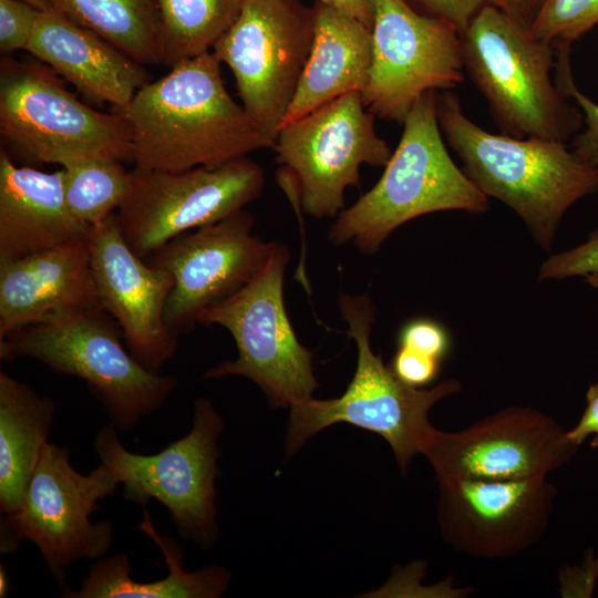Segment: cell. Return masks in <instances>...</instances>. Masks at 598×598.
<instances>
[{
	"label": "cell",
	"instance_id": "6da1fadb",
	"mask_svg": "<svg viewBox=\"0 0 598 598\" xmlns=\"http://www.w3.org/2000/svg\"><path fill=\"white\" fill-rule=\"evenodd\" d=\"M117 112L131 128L133 162L144 169L215 167L275 144L229 95L212 51L148 82Z\"/></svg>",
	"mask_w": 598,
	"mask_h": 598
},
{
	"label": "cell",
	"instance_id": "7a4b0ae2",
	"mask_svg": "<svg viewBox=\"0 0 598 598\" xmlns=\"http://www.w3.org/2000/svg\"><path fill=\"white\" fill-rule=\"evenodd\" d=\"M436 107L443 137L464 173L484 195L514 210L535 243L550 251L567 210L598 192V165L565 142L485 131L451 91L437 92Z\"/></svg>",
	"mask_w": 598,
	"mask_h": 598
},
{
	"label": "cell",
	"instance_id": "3957f363",
	"mask_svg": "<svg viewBox=\"0 0 598 598\" xmlns=\"http://www.w3.org/2000/svg\"><path fill=\"white\" fill-rule=\"evenodd\" d=\"M437 92L425 93L403 122L395 151L375 185L334 218L328 238L374 255L401 225L420 216L483 214L488 197L452 159L437 120Z\"/></svg>",
	"mask_w": 598,
	"mask_h": 598
},
{
	"label": "cell",
	"instance_id": "277c9868",
	"mask_svg": "<svg viewBox=\"0 0 598 598\" xmlns=\"http://www.w3.org/2000/svg\"><path fill=\"white\" fill-rule=\"evenodd\" d=\"M339 310L358 350L354 375L339 398L312 396L290 406L285 442L287 457L319 431L342 422L381 435L405 474L411 460L422 454L435 430L429 421L430 410L439 401L458 393L461 383L446 379L431 389L404 383L372 350L370 338L377 309L370 297L340 292Z\"/></svg>",
	"mask_w": 598,
	"mask_h": 598
},
{
	"label": "cell",
	"instance_id": "5b68a950",
	"mask_svg": "<svg viewBox=\"0 0 598 598\" xmlns=\"http://www.w3.org/2000/svg\"><path fill=\"white\" fill-rule=\"evenodd\" d=\"M464 69L504 134L567 143L582 127L578 106L558 90L555 45L534 38L494 4L460 32Z\"/></svg>",
	"mask_w": 598,
	"mask_h": 598
},
{
	"label": "cell",
	"instance_id": "8992f818",
	"mask_svg": "<svg viewBox=\"0 0 598 598\" xmlns=\"http://www.w3.org/2000/svg\"><path fill=\"white\" fill-rule=\"evenodd\" d=\"M102 309L55 313L0 340V359L32 358L53 372L86 382L120 431L157 411L176 388L172 375L143 367Z\"/></svg>",
	"mask_w": 598,
	"mask_h": 598
},
{
	"label": "cell",
	"instance_id": "52a82bcc",
	"mask_svg": "<svg viewBox=\"0 0 598 598\" xmlns=\"http://www.w3.org/2000/svg\"><path fill=\"white\" fill-rule=\"evenodd\" d=\"M0 134L11 158L30 164L133 162L131 128L121 112L95 111L49 70L10 58L0 63Z\"/></svg>",
	"mask_w": 598,
	"mask_h": 598
},
{
	"label": "cell",
	"instance_id": "ba28073f",
	"mask_svg": "<svg viewBox=\"0 0 598 598\" xmlns=\"http://www.w3.org/2000/svg\"><path fill=\"white\" fill-rule=\"evenodd\" d=\"M224 427L213 403L200 396L194 401L190 431L155 454L126 450L112 422L100 429L93 447L123 485L125 499L142 506L158 501L178 534L207 550L218 538L215 482Z\"/></svg>",
	"mask_w": 598,
	"mask_h": 598
},
{
	"label": "cell",
	"instance_id": "9c48e42d",
	"mask_svg": "<svg viewBox=\"0 0 598 598\" xmlns=\"http://www.w3.org/2000/svg\"><path fill=\"white\" fill-rule=\"evenodd\" d=\"M118 484L104 464L87 475L79 473L71 465L69 448L48 442L20 506L2 515L1 554L16 553L21 540L32 542L60 588H65L73 563L100 559L110 550L113 523H93L90 516Z\"/></svg>",
	"mask_w": 598,
	"mask_h": 598
},
{
	"label": "cell",
	"instance_id": "30bf717a",
	"mask_svg": "<svg viewBox=\"0 0 598 598\" xmlns=\"http://www.w3.org/2000/svg\"><path fill=\"white\" fill-rule=\"evenodd\" d=\"M289 248L276 243L259 274L243 289L206 309L203 326L229 331L237 358L208 369L203 378L245 377L256 383L272 408H290L312 398L318 388L312 353L298 340L283 302Z\"/></svg>",
	"mask_w": 598,
	"mask_h": 598
},
{
	"label": "cell",
	"instance_id": "8fae6325",
	"mask_svg": "<svg viewBox=\"0 0 598 598\" xmlns=\"http://www.w3.org/2000/svg\"><path fill=\"white\" fill-rule=\"evenodd\" d=\"M313 30V9L299 0H244L213 47L233 72L241 105L274 141L307 64Z\"/></svg>",
	"mask_w": 598,
	"mask_h": 598
},
{
	"label": "cell",
	"instance_id": "7c38bea8",
	"mask_svg": "<svg viewBox=\"0 0 598 598\" xmlns=\"http://www.w3.org/2000/svg\"><path fill=\"white\" fill-rule=\"evenodd\" d=\"M272 150L298 189L302 212L317 219L337 218L347 188L359 186L361 166L384 167L392 154L359 92L285 123Z\"/></svg>",
	"mask_w": 598,
	"mask_h": 598
},
{
	"label": "cell",
	"instance_id": "4fadbf2b",
	"mask_svg": "<svg viewBox=\"0 0 598 598\" xmlns=\"http://www.w3.org/2000/svg\"><path fill=\"white\" fill-rule=\"evenodd\" d=\"M265 174L248 156L184 171L136 167L116 212L124 239L145 259L173 238L219 221L262 193Z\"/></svg>",
	"mask_w": 598,
	"mask_h": 598
},
{
	"label": "cell",
	"instance_id": "5bb4252c",
	"mask_svg": "<svg viewBox=\"0 0 598 598\" xmlns=\"http://www.w3.org/2000/svg\"><path fill=\"white\" fill-rule=\"evenodd\" d=\"M371 35V66L361 95L374 116L403 124L425 93L450 91L463 81L460 31L408 0H375Z\"/></svg>",
	"mask_w": 598,
	"mask_h": 598
},
{
	"label": "cell",
	"instance_id": "9a60e30c",
	"mask_svg": "<svg viewBox=\"0 0 598 598\" xmlns=\"http://www.w3.org/2000/svg\"><path fill=\"white\" fill-rule=\"evenodd\" d=\"M566 431L530 406H507L467 427L434 430L422 454L437 482L547 477L577 453Z\"/></svg>",
	"mask_w": 598,
	"mask_h": 598
},
{
	"label": "cell",
	"instance_id": "2e32d148",
	"mask_svg": "<svg viewBox=\"0 0 598 598\" xmlns=\"http://www.w3.org/2000/svg\"><path fill=\"white\" fill-rule=\"evenodd\" d=\"M254 216L245 208L184 233L152 254L150 264L174 278L164 318L178 337L194 329L199 315L231 297L265 267L276 241L252 234Z\"/></svg>",
	"mask_w": 598,
	"mask_h": 598
},
{
	"label": "cell",
	"instance_id": "e0dca14e",
	"mask_svg": "<svg viewBox=\"0 0 598 598\" xmlns=\"http://www.w3.org/2000/svg\"><path fill=\"white\" fill-rule=\"evenodd\" d=\"M556 496L547 477L441 481L437 524L453 550L481 559H506L540 542Z\"/></svg>",
	"mask_w": 598,
	"mask_h": 598
},
{
	"label": "cell",
	"instance_id": "ac0fdd59",
	"mask_svg": "<svg viewBox=\"0 0 598 598\" xmlns=\"http://www.w3.org/2000/svg\"><path fill=\"white\" fill-rule=\"evenodd\" d=\"M89 248L104 310L120 326L131 354L150 371L161 373L178 344V336L164 318L174 287L172 274L132 250L116 213L91 227Z\"/></svg>",
	"mask_w": 598,
	"mask_h": 598
},
{
	"label": "cell",
	"instance_id": "d6986e66",
	"mask_svg": "<svg viewBox=\"0 0 598 598\" xmlns=\"http://www.w3.org/2000/svg\"><path fill=\"white\" fill-rule=\"evenodd\" d=\"M99 309L89 237L0 261V340L55 313Z\"/></svg>",
	"mask_w": 598,
	"mask_h": 598
},
{
	"label": "cell",
	"instance_id": "ffe728a7",
	"mask_svg": "<svg viewBox=\"0 0 598 598\" xmlns=\"http://www.w3.org/2000/svg\"><path fill=\"white\" fill-rule=\"evenodd\" d=\"M86 99L124 110L151 82L143 64L56 10L42 11L25 49Z\"/></svg>",
	"mask_w": 598,
	"mask_h": 598
},
{
	"label": "cell",
	"instance_id": "44dd1931",
	"mask_svg": "<svg viewBox=\"0 0 598 598\" xmlns=\"http://www.w3.org/2000/svg\"><path fill=\"white\" fill-rule=\"evenodd\" d=\"M64 197L63 171L18 166L0 151V261L22 258L89 237Z\"/></svg>",
	"mask_w": 598,
	"mask_h": 598
},
{
	"label": "cell",
	"instance_id": "7402d4cb",
	"mask_svg": "<svg viewBox=\"0 0 598 598\" xmlns=\"http://www.w3.org/2000/svg\"><path fill=\"white\" fill-rule=\"evenodd\" d=\"M312 9L311 51L285 123L344 94H362L369 80L371 29L324 3L317 1Z\"/></svg>",
	"mask_w": 598,
	"mask_h": 598
},
{
	"label": "cell",
	"instance_id": "603a6c76",
	"mask_svg": "<svg viewBox=\"0 0 598 598\" xmlns=\"http://www.w3.org/2000/svg\"><path fill=\"white\" fill-rule=\"evenodd\" d=\"M138 529L147 534L161 548L168 568L166 577L140 582L131 576L130 558L124 553L100 558L83 579L81 588L68 586L61 589L64 598H218L230 581L229 571L220 566H206L195 571L183 568V555L178 545L168 537L159 536L148 512Z\"/></svg>",
	"mask_w": 598,
	"mask_h": 598
},
{
	"label": "cell",
	"instance_id": "cb8c5ba5",
	"mask_svg": "<svg viewBox=\"0 0 598 598\" xmlns=\"http://www.w3.org/2000/svg\"><path fill=\"white\" fill-rule=\"evenodd\" d=\"M58 404L0 371V511L18 509L49 442Z\"/></svg>",
	"mask_w": 598,
	"mask_h": 598
},
{
	"label": "cell",
	"instance_id": "d4e9b609",
	"mask_svg": "<svg viewBox=\"0 0 598 598\" xmlns=\"http://www.w3.org/2000/svg\"><path fill=\"white\" fill-rule=\"evenodd\" d=\"M54 10L95 32L136 62L161 63L155 0H54Z\"/></svg>",
	"mask_w": 598,
	"mask_h": 598
},
{
	"label": "cell",
	"instance_id": "484cf974",
	"mask_svg": "<svg viewBox=\"0 0 598 598\" xmlns=\"http://www.w3.org/2000/svg\"><path fill=\"white\" fill-rule=\"evenodd\" d=\"M244 0H155L161 63L176 64L209 52L238 17Z\"/></svg>",
	"mask_w": 598,
	"mask_h": 598
},
{
	"label": "cell",
	"instance_id": "4316f807",
	"mask_svg": "<svg viewBox=\"0 0 598 598\" xmlns=\"http://www.w3.org/2000/svg\"><path fill=\"white\" fill-rule=\"evenodd\" d=\"M63 188L72 215L92 227L124 203L131 187V171L115 159H84L62 167Z\"/></svg>",
	"mask_w": 598,
	"mask_h": 598
},
{
	"label": "cell",
	"instance_id": "83f0119b",
	"mask_svg": "<svg viewBox=\"0 0 598 598\" xmlns=\"http://www.w3.org/2000/svg\"><path fill=\"white\" fill-rule=\"evenodd\" d=\"M598 24V0H545L529 33L554 45L578 40Z\"/></svg>",
	"mask_w": 598,
	"mask_h": 598
},
{
	"label": "cell",
	"instance_id": "f1b7e54d",
	"mask_svg": "<svg viewBox=\"0 0 598 598\" xmlns=\"http://www.w3.org/2000/svg\"><path fill=\"white\" fill-rule=\"evenodd\" d=\"M570 44L555 45L554 79L560 93L575 101L582 114V131L571 138V150L586 162L598 165V103L576 85L570 68Z\"/></svg>",
	"mask_w": 598,
	"mask_h": 598
},
{
	"label": "cell",
	"instance_id": "f546056e",
	"mask_svg": "<svg viewBox=\"0 0 598 598\" xmlns=\"http://www.w3.org/2000/svg\"><path fill=\"white\" fill-rule=\"evenodd\" d=\"M598 275V229L587 240L568 250L551 255L539 267L538 280Z\"/></svg>",
	"mask_w": 598,
	"mask_h": 598
},
{
	"label": "cell",
	"instance_id": "4dcf8cb0",
	"mask_svg": "<svg viewBox=\"0 0 598 598\" xmlns=\"http://www.w3.org/2000/svg\"><path fill=\"white\" fill-rule=\"evenodd\" d=\"M42 11L23 0H0V49L25 50Z\"/></svg>",
	"mask_w": 598,
	"mask_h": 598
},
{
	"label": "cell",
	"instance_id": "1f68e13d",
	"mask_svg": "<svg viewBox=\"0 0 598 598\" xmlns=\"http://www.w3.org/2000/svg\"><path fill=\"white\" fill-rule=\"evenodd\" d=\"M399 344L442 361L450 350V338L440 323L422 318L401 329Z\"/></svg>",
	"mask_w": 598,
	"mask_h": 598
},
{
	"label": "cell",
	"instance_id": "d6a6232c",
	"mask_svg": "<svg viewBox=\"0 0 598 598\" xmlns=\"http://www.w3.org/2000/svg\"><path fill=\"white\" fill-rule=\"evenodd\" d=\"M417 11L441 19L460 32L491 0H408Z\"/></svg>",
	"mask_w": 598,
	"mask_h": 598
},
{
	"label": "cell",
	"instance_id": "836d02e7",
	"mask_svg": "<svg viewBox=\"0 0 598 598\" xmlns=\"http://www.w3.org/2000/svg\"><path fill=\"white\" fill-rule=\"evenodd\" d=\"M440 363L441 361L433 357L406 347H399L391 368L401 381L411 386L420 388L435 379Z\"/></svg>",
	"mask_w": 598,
	"mask_h": 598
},
{
	"label": "cell",
	"instance_id": "e575fe53",
	"mask_svg": "<svg viewBox=\"0 0 598 598\" xmlns=\"http://www.w3.org/2000/svg\"><path fill=\"white\" fill-rule=\"evenodd\" d=\"M598 578V557H588L582 566L568 568L563 580L564 596L590 597Z\"/></svg>",
	"mask_w": 598,
	"mask_h": 598
},
{
	"label": "cell",
	"instance_id": "d590c367",
	"mask_svg": "<svg viewBox=\"0 0 598 598\" xmlns=\"http://www.w3.org/2000/svg\"><path fill=\"white\" fill-rule=\"evenodd\" d=\"M586 409L579 422L566 432L567 437L580 445L588 436L598 435V383L590 384L586 393Z\"/></svg>",
	"mask_w": 598,
	"mask_h": 598
},
{
	"label": "cell",
	"instance_id": "8d00e7d4",
	"mask_svg": "<svg viewBox=\"0 0 598 598\" xmlns=\"http://www.w3.org/2000/svg\"><path fill=\"white\" fill-rule=\"evenodd\" d=\"M516 23L529 31L545 0H491Z\"/></svg>",
	"mask_w": 598,
	"mask_h": 598
},
{
	"label": "cell",
	"instance_id": "74e56055",
	"mask_svg": "<svg viewBox=\"0 0 598 598\" xmlns=\"http://www.w3.org/2000/svg\"><path fill=\"white\" fill-rule=\"evenodd\" d=\"M346 13L371 29L374 18L375 0H317Z\"/></svg>",
	"mask_w": 598,
	"mask_h": 598
},
{
	"label": "cell",
	"instance_id": "f35d334b",
	"mask_svg": "<svg viewBox=\"0 0 598 598\" xmlns=\"http://www.w3.org/2000/svg\"><path fill=\"white\" fill-rule=\"evenodd\" d=\"M41 11H49L54 9V0H23Z\"/></svg>",
	"mask_w": 598,
	"mask_h": 598
},
{
	"label": "cell",
	"instance_id": "ab89813d",
	"mask_svg": "<svg viewBox=\"0 0 598 598\" xmlns=\"http://www.w3.org/2000/svg\"><path fill=\"white\" fill-rule=\"evenodd\" d=\"M8 587H9L8 575H7L6 569L1 565L0 566V597L1 598L7 596Z\"/></svg>",
	"mask_w": 598,
	"mask_h": 598
},
{
	"label": "cell",
	"instance_id": "60d3db41",
	"mask_svg": "<svg viewBox=\"0 0 598 598\" xmlns=\"http://www.w3.org/2000/svg\"><path fill=\"white\" fill-rule=\"evenodd\" d=\"M586 278V281L598 289V275H590V276H587L585 277Z\"/></svg>",
	"mask_w": 598,
	"mask_h": 598
},
{
	"label": "cell",
	"instance_id": "b9f144b4",
	"mask_svg": "<svg viewBox=\"0 0 598 598\" xmlns=\"http://www.w3.org/2000/svg\"><path fill=\"white\" fill-rule=\"evenodd\" d=\"M591 447H598V435H596L591 441Z\"/></svg>",
	"mask_w": 598,
	"mask_h": 598
}]
</instances>
